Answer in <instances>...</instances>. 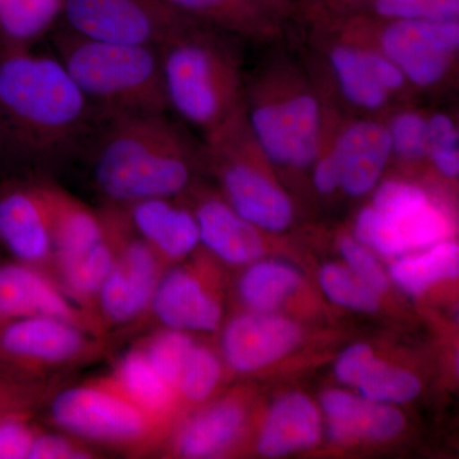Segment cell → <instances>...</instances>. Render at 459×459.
Here are the masks:
<instances>
[{
	"label": "cell",
	"mask_w": 459,
	"mask_h": 459,
	"mask_svg": "<svg viewBox=\"0 0 459 459\" xmlns=\"http://www.w3.org/2000/svg\"><path fill=\"white\" fill-rule=\"evenodd\" d=\"M60 14L84 38L156 49L199 23L165 0H63Z\"/></svg>",
	"instance_id": "7c38bea8"
},
{
	"label": "cell",
	"mask_w": 459,
	"mask_h": 459,
	"mask_svg": "<svg viewBox=\"0 0 459 459\" xmlns=\"http://www.w3.org/2000/svg\"><path fill=\"white\" fill-rule=\"evenodd\" d=\"M195 343L188 332L164 328L137 344L153 369L177 394L178 380Z\"/></svg>",
	"instance_id": "1f68e13d"
},
{
	"label": "cell",
	"mask_w": 459,
	"mask_h": 459,
	"mask_svg": "<svg viewBox=\"0 0 459 459\" xmlns=\"http://www.w3.org/2000/svg\"><path fill=\"white\" fill-rule=\"evenodd\" d=\"M246 412L235 398L214 402L197 411L172 433L170 451L181 458H217L237 443Z\"/></svg>",
	"instance_id": "603a6c76"
},
{
	"label": "cell",
	"mask_w": 459,
	"mask_h": 459,
	"mask_svg": "<svg viewBox=\"0 0 459 459\" xmlns=\"http://www.w3.org/2000/svg\"><path fill=\"white\" fill-rule=\"evenodd\" d=\"M204 165L216 171L223 199L238 216L265 231H285L295 219L294 204L272 179L244 110L216 131L204 135Z\"/></svg>",
	"instance_id": "52a82bcc"
},
{
	"label": "cell",
	"mask_w": 459,
	"mask_h": 459,
	"mask_svg": "<svg viewBox=\"0 0 459 459\" xmlns=\"http://www.w3.org/2000/svg\"><path fill=\"white\" fill-rule=\"evenodd\" d=\"M320 286L325 295L341 307L359 312H376L379 307V292L342 265L323 267Z\"/></svg>",
	"instance_id": "d590c367"
},
{
	"label": "cell",
	"mask_w": 459,
	"mask_h": 459,
	"mask_svg": "<svg viewBox=\"0 0 459 459\" xmlns=\"http://www.w3.org/2000/svg\"><path fill=\"white\" fill-rule=\"evenodd\" d=\"M107 221L71 193L53 184V277L107 241Z\"/></svg>",
	"instance_id": "7402d4cb"
},
{
	"label": "cell",
	"mask_w": 459,
	"mask_h": 459,
	"mask_svg": "<svg viewBox=\"0 0 459 459\" xmlns=\"http://www.w3.org/2000/svg\"><path fill=\"white\" fill-rule=\"evenodd\" d=\"M322 406L328 416L329 434L334 442L392 439L404 427L400 411L347 392H327L323 395Z\"/></svg>",
	"instance_id": "cb8c5ba5"
},
{
	"label": "cell",
	"mask_w": 459,
	"mask_h": 459,
	"mask_svg": "<svg viewBox=\"0 0 459 459\" xmlns=\"http://www.w3.org/2000/svg\"><path fill=\"white\" fill-rule=\"evenodd\" d=\"M3 165H4V155H3L2 138H0V170H2Z\"/></svg>",
	"instance_id": "ee69618b"
},
{
	"label": "cell",
	"mask_w": 459,
	"mask_h": 459,
	"mask_svg": "<svg viewBox=\"0 0 459 459\" xmlns=\"http://www.w3.org/2000/svg\"><path fill=\"white\" fill-rule=\"evenodd\" d=\"M338 246H340L341 255L346 259L350 270L356 276L360 277L379 294L385 291L388 287V279L370 250H368V247L350 237L341 238Z\"/></svg>",
	"instance_id": "f35d334b"
},
{
	"label": "cell",
	"mask_w": 459,
	"mask_h": 459,
	"mask_svg": "<svg viewBox=\"0 0 459 459\" xmlns=\"http://www.w3.org/2000/svg\"><path fill=\"white\" fill-rule=\"evenodd\" d=\"M373 0H331L319 8L307 22L316 20H332L360 13Z\"/></svg>",
	"instance_id": "60d3db41"
},
{
	"label": "cell",
	"mask_w": 459,
	"mask_h": 459,
	"mask_svg": "<svg viewBox=\"0 0 459 459\" xmlns=\"http://www.w3.org/2000/svg\"><path fill=\"white\" fill-rule=\"evenodd\" d=\"M319 437V412L313 402L304 394H287L272 407L258 451L265 457H281L314 446Z\"/></svg>",
	"instance_id": "4316f807"
},
{
	"label": "cell",
	"mask_w": 459,
	"mask_h": 459,
	"mask_svg": "<svg viewBox=\"0 0 459 459\" xmlns=\"http://www.w3.org/2000/svg\"><path fill=\"white\" fill-rule=\"evenodd\" d=\"M234 40L195 23L160 49L169 110L204 135L243 111L246 72Z\"/></svg>",
	"instance_id": "277c9868"
},
{
	"label": "cell",
	"mask_w": 459,
	"mask_h": 459,
	"mask_svg": "<svg viewBox=\"0 0 459 459\" xmlns=\"http://www.w3.org/2000/svg\"><path fill=\"white\" fill-rule=\"evenodd\" d=\"M331 21L382 51L415 92L443 89L455 74L459 20L383 21L359 13Z\"/></svg>",
	"instance_id": "ba28073f"
},
{
	"label": "cell",
	"mask_w": 459,
	"mask_h": 459,
	"mask_svg": "<svg viewBox=\"0 0 459 459\" xmlns=\"http://www.w3.org/2000/svg\"><path fill=\"white\" fill-rule=\"evenodd\" d=\"M427 161L446 179L459 175V133L455 117L444 110L428 113Z\"/></svg>",
	"instance_id": "e575fe53"
},
{
	"label": "cell",
	"mask_w": 459,
	"mask_h": 459,
	"mask_svg": "<svg viewBox=\"0 0 459 459\" xmlns=\"http://www.w3.org/2000/svg\"><path fill=\"white\" fill-rule=\"evenodd\" d=\"M246 74L243 110L247 126L272 168L312 170L340 113L301 56L283 47Z\"/></svg>",
	"instance_id": "3957f363"
},
{
	"label": "cell",
	"mask_w": 459,
	"mask_h": 459,
	"mask_svg": "<svg viewBox=\"0 0 459 459\" xmlns=\"http://www.w3.org/2000/svg\"><path fill=\"white\" fill-rule=\"evenodd\" d=\"M148 314L164 328L213 332L221 323L222 307L204 274L193 268H174L162 274Z\"/></svg>",
	"instance_id": "e0dca14e"
},
{
	"label": "cell",
	"mask_w": 459,
	"mask_h": 459,
	"mask_svg": "<svg viewBox=\"0 0 459 459\" xmlns=\"http://www.w3.org/2000/svg\"><path fill=\"white\" fill-rule=\"evenodd\" d=\"M285 22L304 23L307 12V0H259Z\"/></svg>",
	"instance_id": "b9f144b4"
},
{
	"label": "cell",
	"mask_w": 459,
	"mask_h": 459,
	"mask_svg": "<svg viewBox=\"0 0 459 459\" xmlns=\"http://www.w3.org/2000/svg\"><path fill=\"white\" fill-rule=\"evenodd\" d=\"M336 376L344 385L356 386L362 397L379 403H403L421 391L418 377L379 360L367 344H355L341 355Z\"/></svg>",
	"instance_id": "d4e9b609"
},
{
	"label": "cell",
	"mask_w": 459,
	"mask_h": 459,
	"mask_svg": "<svg viewBox=\"0 0 459 459\" xmlns=\"http://www.w3.org/2000/svg\"><path fill=\"white\" fill-rule=\"evenodd\" d=\"M186 17L238 41L272 45L286 42L289 23L259 0H165Z\"/></svg>",
	"instance_id": "d6986e66"
},
{
	"label": "cell",
	"mask_w": 459,
	"mask_h": 459,
	"mask_svg": "<svg viewBox=\"0 0 459 459\" xmlns=\"http://www.w3.org/2000/svg\"><path fill=\"white\" fill-rule=\"evenodd\" d=\"M40 430L33 418L0 422V459H30L33 442Z\"/></svg>",
	"instance_id": "ab89813d"
},
{
	"label": "cell",
	"mask_w": 459,
	"mask_h": 459,
	"mask_svg": "<svg viewBox=\"0 0 459 459\" xmlns=\"http://www.w3.org/2000/svg\"><path fill=\"white\" fill-rule=\"evenodd\" d=\"M174 199H144L119 205L133 231L164 263L186 258L201 244L195 214Z\"/></svg>",
	"instance_id": "ffe728a7"
},
{
	"label": "cell",
	"mask_w": 459,
	"mask_h": 459,
	"mask_svg": "<svg viewBox=\"0 0 459 459\" xmlns=\"http://www.w3.org/2000/svg\"><path fill=\"white\" fill-rule=\"evenodd\" d=\"M300 338L292 320L268 312L241 314L223 331V356L231 369L249 373L283 358Z\"/></svg>",
	"instance_id": "ac0fdd59"
},
{
	"label": "cell",
	"mask_w": 459,
	"mask_h": 459,
	"mask_svg": "<svg viewBox=\"0 0 459 459\" xmlns=\"http://www.w3.org/2000/svg\"><path fill=\"white\" fill-rule=\"evenodd\" d=\"M63 0H0V41L30 45L54 22Z\"/></svg>",
	"instance_id": "f546056e"
},
{
	"label": "cell",
	"mask_w": 459,
	"mask_h": 459,
	"mask_svg": "<svg viewBox=\"0 0 459 459\" xmlns=\"http://www.w3.org/2000/svg\"><path fill=\"white\" fill-rule=\"evenodd\" d=\"M31 316L66 320L107 337L47 272L14 259L0 263V323Z\"/></svg>",
	"instance_id": "2e32d148"
},
{
	"label": "cell",
	"mask_w": 459,
	"mask_h": 459,
	"mask_svg": "<svg viewBox=\"0 0 459 459\" xmlns=\"http://www.w3.org/2000/svg\"><path fill=\"white\" fill-rule=\"evenodd\" d=\"M40 430L33 442L30 459H93L99 458L96 446L74 435Z\"/></svg>",
	"instance_id": "74e56055"
},
{
	"label": "cell",
	"mask_w": 459,
	"mask_h": 459,
	"mask_svg": "<svg viewBox=\"0 0 459 459\" xmlns=\"http://www.w3.org/2000/svg\"><path fill=\"white\" fill-rule=\"evenodd\" d=\"M360 13L383 21L459 20V0H373Z\"/></svg>",
	"instance_id": "8d00e7d4"
},
{
	"label": "cell",
	"mask_w": 459,
	"mask_h": 459,
	"mask_svg": "<svg viewBox=\"0 0 459 459\" xmlns=\"http://www.w3.org/2000/svg\"><path fill=\"white\" fill-rule=\"evenodd\" d=\"M307 25L312 33L310 44L318 54V68L307 63L313 71L325 72L327 75L314 77L328 99L329 93L333 92V100H338L352 115L377 119H385L392 108L398 107L374 78L365 45L360 40L347 35L329 21H312Z\"/></svg>",
	"instance_id": "4fadbf2b"
},
{
	"label": "cell",
	"mask_w": 459,
	"mask_h": 459,
	"mask_svg": "<svg viewBox=\"0 0 459 459\" xmlns=\"http://www.w3.org/2000/svg\"><path fill=\"white\" fill-rule=\"evenodd\" d=\"M373 204L356 217L358 240L385 256L440 243L452 234L453 223L430 195L403 180H386L376 188Z\"/></svg>",
	"instance_id": "30bf717a"
},
{
	"label": "cell",
	"mask_w": 459,
	"mask_h": 459,
	"mask_svg": "<svg viewBox=\"0 0 459 459\" xmlns=\"http://www.w3.org/2000/svg\"><path fill=\"white\" fill-rule=\"evenodd\" d=\"M325 148L340 175V190L350 197L373 192L392 161L388 129L377 117L340 115Z\"/></svg>",
	"instance_id": "9a60e30c"
},
{
	"label": "cell",
	"mask_w": 459,
	"mask_h": 459,
	"mask_svg": "<svg viewBox=\"0 0 459 459\" xmlns=\"http://www.w3.org/2000/svg\"><path fill=\"white\" fill-rule=\"evenodd\" d=\"M63 379L48 382H26L0 376V422L9 419L33 418L45 404Z\"/></svg>",
	"instance_id": "836d02e7"
},
{
	"label": "cell",
	"mask_w": 459,
	"mask_h": 459,
	"mask_svg": "<svg viewBox=\"0 0 459 459\" xmlns=\"http://www.w3.org/2000/svg\"><path fill=\"white\" fill-rule=\"evenodd\" d=\"M107 337L49 316L0 323V376L26 382L62 379L63 374L96 360Z\"/></svg>",
	"instance_id": "9c48e42d"
},
{
	"label": "cell",
	"mask_w": 459,
	"mask_h": 459,
	"mask_svg": "<svg viewBox=\"0 0 459 459\" xmlns=\"http://www.w3.org/2000/svg\"><path fill=\"white\" fill-rule=\"evenodd\" d=\"M101 119L54 54L0 41L3 169L63 161L87 147Z\"/></svg>",
	"instance_id": "6da1fadb"
},
{
	"label": "cell",
	"mask_w": 459,
	"mask_h": 459,
	"mask_svg": "<svg viewBox=\"0 0 459 459\" xmlns=\"http://www.w3.org/2000/svg\"><path fill=\"white\" fill-rule=\"evenodd\" d=\"M108 376L148 416L162 425L169 434L172 419L179 407V400L164 377L153 369L138 344L124 353Z\"/></svg>",
	"instance_id": "484cf974"
},
{
	"label": "cell",
	"mask_w": 459,
	"mask_h": 459,
	"mask_svg": "<svg viewBox=\"0 0 459 459\" xmlns=\"http://www.w3.org/2000/svg\"><path fill=\"white\" fill-rule=\"evenodd\" d=\"M329 2H331V0H307V12L304 23L307 22L319 8H322L323 5L327 4Z\"/></svg>",
	"instance_id": "7bdbcfd3"
},
{
	"label": "cell",
	"mask_w": 459,
	"mask_h": 459,
	"mask_svg": "<svg viewBox=\"0 0 459 459\" xmlns=\"http://www.w3.org/2000/svg\"><path fill=\"white\" fill-rule=\"evenodd\" d=\"M54 56L102 117L168 113L160 49L92 40L65 29Z\"/></svg>",
	"instance_id": "5b68a950"
},
{
	"label": "cell",
	"mask_w": 459,
	"mask_h": 459,
	"mask_svg": "<svg viewBox=\"0 0 459 459\" xmlns=\"http://www.w3.org/2000/svg\"><path fill=\"white\" fill-rule=\"evenodd\" d=\"M53 184L20 175L0 179V247L14 261L51 277Z\"/></svg>",
	"instance_id": "5bb4252c"
},
{
	"label": "cell",
	"mask_w": 459,
	"mask_h": 459,
	"mask_svg": "<svg viewBox=\"0 0 459 459\" xmlns=\"http://www.w3.org/2000/svg\"><path fill=\"white\" fill-rule=\"evenodd\" d=\"M221 374V362L216 353L195 342L178 380L179 404L181 402L201 403L207 401L219 386Z\"/></svg>",
	"instance_id": "d6a6232c"
},
{
	"label": "cell",
	"mask_w": 459,
	"mask_h": 459,
	"mask_svg": "<svg viewBox=\"0 0 459 459\" xmlns=\"http://www.w3.org/2000/svg\"><path fill=\"white\" fill-rule=\"evenodd\" d=\"M190 210L197 221L201 244L223 262L244 264L262 255L258 228L238 216L225 199L202 195Z\"/></svg>",
	"instance_id": "44dd1931"
},
{
	"label": "cell",
	"mask_w": 459,
	"mask_h": 459,
	"mask_svg": "<svg viewBox=\"0 0 459 459\" xmlns=\"http://www.w3.org/2000/svg\"><path fill=\"white\" fill-rule=\"evenodd\" d=\"M429 247L421 255L406 256L392 265L391 274L395 283L410 294H421L437 281L458 276L457 244L440 241Z\"/></svg>",
	"instance_id": "83f0119b"
},
{
	"label": "cell",
	"mask_w": 459,
	"mask_h": 459,
	"mask_svg": "<svg viewBox=\"0 0 459 459\" xmlns=\"http://www.w3.org/2000/svg\"><path fill=\"white\" fill-rule=\"evenodd\" d=\"M391 138L392 160L403 164H421L428 155V111L401 104L385 117Z\"/></svg>",
	"instance_id": "4dcf8cb0"
},
{
	"label": "cell",
	"mask_w": 459,
	"mask_h": 459,
	"mask_svg": "<svg viewBox=\"0 0 459 459\" xmlns=\"http://www.w3.org/2000/svg\"><path fill=\"white\" fill-rule=\"evenodd\" d=\"M44 410L57 430L134 457L161 446L168 434L108 376L81 385H63Z\"/></svg>",
	"instance_id": "8992f818"
},
{
	"label": "cell",
	"mask_w": 459,
	"mask_h": 459,
	"mask_svg": "<svg viewBox=\"0 0 459 459\" xmlns=\"http://www.w3.org/2000/svg\"><path fill=\"white\" fill-rule=\"evenodd\" d=\"M301 276L281 262L255 263L243 274L238 285L244 303L255 312L279 307L300 286Z\"/></svg>",
	"instance_id": "f1b7e54d"
},
{
	"label": "cell",
	"mask_w": 459,
	"mask_h": 459,
	"mask_svg": "<svg viewBox=\"0 0 459 459\" xmlns=\"http://www.w3.org/2000/svg\"><path fill=\"white\" fill-rule=\"evenodd\" d=\"M86 148L92 181L105 204L179 198L204 165L202 144L166 113L102 117Z\"/></svg>",
	"instance_id": "7a4b0ae2"
},
{
	"label": "cell",
	"mask_w": 459,
	"mask_h": 459,
	"mask_svg": "<svg viewBox=\"0 0 459 459\" xmlns=\"http://www.w3.org/2000/svg\"><path fill=\"white\" fill-rule=\"evenodd\" d=\"M117 237V256L100 289L95 318L102 333L135 325L147 316L165 263L131 228L119 205L104 204Z\"/></svg>",
	"instance_id": "8fae6325"
}]
</instances>
